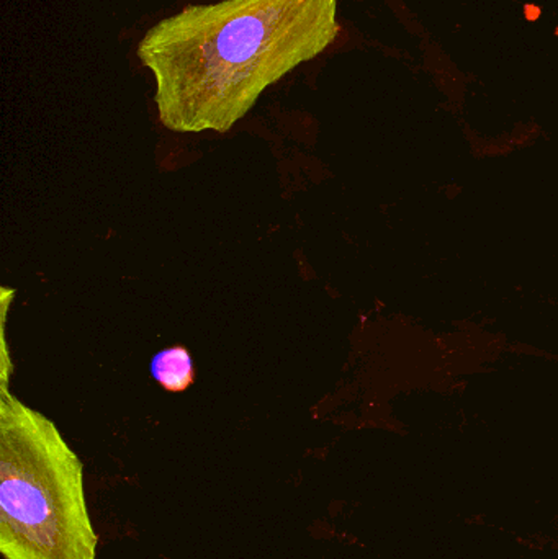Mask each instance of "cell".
<instances>
[{
    "mask_svg": "<svg viewBox=\"0 0 558 559\" xmlns=\"http://www.w3.org/2000/svg\"><path fill=\"white\" fill-rule=\"evenodd\" d=\"M336 10L337 0H223L156 23L138 56L156 79L161 123L226 133L265 88L333 45Z\"/></svg>",
    "mask_w": 558,
    "mask_h": 559,
    "instance_id": "cell-1",
    "label": "cell"
},
{
    "mask_svg": "<svg viewBox=\"0 0 558 559\" xmlns=\"http://www.w3.org/2000/svg\"><path fill=\"white\" fill-rule=\"evenodd\" d=\"M0 554L95 559L84 469L52 420L0 394Z\"/></svg>",
    "mask_w": 558,
    "mask_h": 559,
    "instance_id": "cell-2",
    "label": "cell"
},
{
    "mask_svg": "<svg viewBox=\"0 0 558 559\" xmlns=\"http://www.w3.org/2000/svg\"><path fill=\"white\" fill-rule=\"evenodd\" d=\"M151 374L166 391H173V393L186 391L195 380L189 350L182 345H176L154 355L151 361Z\"/></svg>",
    "mask_w": 558,
    "mask_h": 559,
    "instance_id": "cell-3",
    "label": "cell"
}]
</instances>
